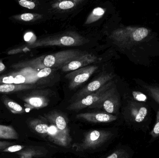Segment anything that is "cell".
Returning a JSON list of instances; mask_svg holds the SVG:
<instances>
[{
	"instance_id": "obj_9",
	"label": "cell",
	"mask_w": 159,
	"mask_h": 158,
	"mask_svg": "<svg viewBox=\"0 0 159 158\" xmlns=\"http://www.w3.org/2000/svg\"><path fill=\"white\" fill-rule=\"evenodd\" d=\"M120 105V100L117 91L101 101L100 103L90 108H103L109 114L116 113L118 110Z\"/></svg>"
},
{
	"instance_id": "obj_12",
	"label": "cell",
	"mask_w": 159,
	"mask_h": 158,
	"mask_svg": "<svg viewBox=\"0 0 159 158\" xmlns=\"http://www.w3.org/2000/svg\"><path fill=\"white\" fill-rule=\"evenodd\" d=\"M137 83L159 105V86L147 83L141 80H137Z\"/></svg>"
},
{
	"instance_id": "obj_23",
	"label": "cell",
	"mask_w": 159,
	"mask_h": 158,
	"mask_svg": "<svg viewBox=\"0 0 159 158\" xmlns=\"http://www.w3.org/2000/svg\"><path fill=\"white\" fill-rule=\"evenodd\" d=\"M19 3L21 6L29 9H34L36 6L35 3L27 0H20L19 2Z\"/></svg>"
},
{
	"instance_id": "obj_25",
	"label": "cell",
	"mask_w": 159,
	"mask_h": 158,
	"mask_svg": "<svg viewBox=\"0 0 159 158\" xmlns=\"http://www.w3.org/2000/svg\"><path fill=\"white\" fill-rule=\"evenodd\" d=\"M35 15L31 13H25L20 15V19L25 21H30L34 19Z\"/></svg>"
},
{
	"instance_id": "obj_29",
	"label": "cell",
	"mask_w": 159,
	"mask_h": 158,
	"mask_svg": "<svg viewBox=\"0 0 159 158\" xmlns=\"http://www.w3.org/2000/svg\"><path fill=\"white\" fill-rule=\"evenodd\" d=\"M13 143L0 141V151H3L5 149L13 145Z\"/></svg>"
},
{
	"instance_id": "obj_31",
	"label": "cell",
	"mask_w": 159,
	"mask_h": 158,
	"mask_svg": "<svg viewBox=\"0 0 159 158\" xmlns=\"http://www.w3.org/2000/svg\"><path fill=\"white\" fill-rule=\"evenodd\" d=\"M57 132V129L55 126H51L49 127L48 133L51 135H54Z\"/></svg>"
},
{
	"instance_id": "obj_33",
	"label": "cell",
	"mask_w": 159,
	"mask_h": 158,
	"mask_svg": "<svg viewBox=\"0 0 159 158\" xmlns=\"http://www.w3.org/2000/svg\"><path fill=\"white\" fill-rule=\"evenodd\" d=\"M5 67V66L4 65L2 62H0V72L3 71L4 70Z\"/></svg>"
},
{
	"instance_id": "obj_28",
	"label": "cell",
	"mask_w": 159,
	"mask_h": 158,
	"mask_svg": "<svg viewBox=\"0 0 159 158\" xmlns=\"http://www.w3.org/2000/svg\"><path fill=\"white\" fill-rule=\"evenodd\" d=\"M25 78L21 75H18L14 78V83L15 84H20L25 82Z\"/></svg>"
},
{
	"instance_id": "obj_17",
	"label": "cell",
	"mask_w": 159,
	"mask_h": 158,
	"mask_svg": "<svg viewBox=\"0 0 159 158\" xmlns=\"http://www.w3.org/2000/svg\"><path fill=\"white\" fill-rule=\"evenodd\" d=\"M31 88L32 86L30 85L4 84L0 85V93H8L21 90H28Z\"/></svg>"
},
{
	"instance_id": "obj_11",
	"label": "cell",
	"mask_w": 159,
	"mask_h": 158,
	"mask_svg": "<svg viewBox=\"0 0 159 158\" xmlns=\"http://www.w3.org/2000/svg\"><path fill=\"white\" fill-rule=\"evenodd\" d=\"M109 133L106 132H101L98 130L93 131L87 135L84 141V147H91L96 146L102 142L106 141V139L109 137Z\"/></svg>"
},
{
	"instance_id": "obj_2",
	"label": "cell",
	"mask_w": 159,
	"mask_h": 158,
	"mask_svg": "<svg viewBox=\"0 0 159 158\" xmlns=\"http://www.w3.org/2000/svg\"><path fill=\"white\" fill-rule=\"evenodd\" d=\"M89 41L87 39L75 32H66L46 37L33 45L37 46H75L82 45Z\"/></svg>"
},
{
	"instance_id": "obj_13",
	"label": "cell",
	"mask_w": 159,
	"mask_h": 158,
	"mask_svg": "<svg viewBox=\"0 0 159 158\" xmlns=\"http://www.w3.org/2000/svg\"><path fill=\"white\" fill-rule=\"evenodd\" d=\"M83 2L82 0L59 1L54 2L52 6L53 8L57 11H68L75 8Z\"/></svg>"
},
{
	"instance_id": "obj_18",
	"label": "cell",
	"mask_w": 159,
	"mask_h": 158,
	"mask_svg": "<svg viewBox=\"0 0 159 158\" xmlns=\"http://www.w3.org/2000/svg\"><path fill=\"white\" fill-rule=\"evenodd\" d=\"M3 103L13 114H22L25 112L24 109L20 105L7 97L3 98Z\"/></svg>"
},
{
	"instance_id": "obj_10",
	"label": "cell",
	"mask_w": 159,
	"mask_h": 158,
	"mask_svg": "<svg viewBox=\"0 0 159 158\" xmlns=\"http://www.w3.org/2000/svg\"><path fill=\"white\" fill-rule=\"evenodd\" d=\"M76 117L92 122H107L114 121L117 117L103 113H86L76 116Z\"/></svg>"
},
{
	"instance_id": "obj_32",
	"label": "cell",
	"mask_w": 159,
	"mask_h": 158,
	"mask_svg": "<svg viewBox=\"0 0 159 158\" xmlns=\"http://www.w3.org/2000/svg\"><path fill=\"white\" fill-rule=\"evenodd\" d=\"M30 33H28L25 35V37H24V39H25V41H28L30 40L31 36H30Z\"/></svg>"
},
{
	"instance_id": "obj_4",
	"label": "cell",
	"mask_w": 159,
	"mask_h": 158,
	"mask_svg": "<svg viewBox=\"0 0 159 158\" xmlns=\"http://www.w3.org/2000/svg\"><path fill=\"white\" fill-rule=\"evenodd\" d=\"M116 91L114 81L111 80L105 84L98 91L71 103L68 107L70 110H78L87 107L92 106L112 94Z\"/></svg>"
},
{
	"instance_id": "obj_21",
	"label": "cell",
	"mask_w": 159,
	"mask_h": 158,
	"mask_svg": "<svg viewBox=\"0 0 159 158\" xmlns=\"http://www.w3.org/2000/svg\"><path fill=\"white\" fill-rule=\"evenodd\" d=\"M151 135L154 138H157L159 136V109L157 112L156 124L151 131Z\"/></svg>"
},
{
	"instance_id": "obj_7",
	"label": "cell",
	"mask_w": 159,
	"mask_h": 158,
	"mask_svg": "<svg viewBox=\"0 0 159 158\" xmlns=\"http://www.w3.org/2000/svg\"><path fill=\"white\" fill-rule=\"evenodd\" d=\"M129 119L136 123L143 121L148 114L147 106L142 102L134 100L130 101L127 108Z\"/></svg>"
},
{
	"instance_id": "obj_15",
	"label": "cell",
	"mask_w": 159,
	"mask_h": 158,
	"mask_svg": "<svg viewBox=\"0 0 159 158\" xmlns=\"http://www.w3.org/2000/svg\"><path fill=\"white\" fill-rule=\"evenodd\" d=\"M19 134L11 126L0 125V139L17 140Z\"/></svg>"
},
{
	"instance_id": "obj_30",
	"label": "cell",
	"mask_w": 159,
	"mask_h": 158,
	"mask_svg": "<svg viewBox=\"0 0 159 158\" xmlns=\"http://www.w3.org/2000/svg\"><path fill=\"white\" fill-rule=\"evenodd\" d=\"M2 83L5 84H13L14 83V78L12 76H7L2 79Z\"/></svg>"
},
{
	"instance_id": "obj_8",
	"label": "cell",
	"mask_w": 159,
	"mask_h": 158,
	"mask_svg": "<svg viewBox=\"0 0 159 158\" xmlns=\"http://www.w3.org/2000/svg\"><path fill=\"white\" fill-rule=\"evenodd\" d=\"M99 58L92 54L84 53L75 58L62 66L61 68L63 72L73 71L95 63Z\"/></svg>"
},
{
	"instance_id": "obj_3",
	"label": "cell",
	"mask_w": 159,
	"mask_h": 158,
	"mask_svg": "<svg viewBox=\"0 0 159 158\" xmlns=\"http://www.w3.org/2000/svg\"><path fill=\"white\" fill-rule=\"evenodd\" d=\"M84 52L77 50H68L43 56L36 59V66L45 68H61L75 58L79 56Z\"/></svg>"
},
{
	"instance_id": "obj_26",
	"label": "cell",
	"mask_w": 159,
	"mask_h": 158,
	"mask_svg": "<svg viewBox=\"0 0 159 158\" xmlns=\"http://www.w3.org/2000/svg\"><path fill=\"white\" fill-rule=\"evenodd\" d=\"M51 69L50 68H45L41 70L38 73V76L40 78L45 77L51 73Z\"/></svg>"
},
{
	"instance_id": "obj_16",
	"label": "cell",
	"mask_w": 159,
	"mask_h": 158,
	"mask_svg": "<svg viewBox=\"0 0 159 158\" xmlns=\"http://www.w3.org/2000/svg\"><path fill=\"white\" fill-rule=\"evenodd\" d=\"M105 12V9L102 7H95L88 16L85 21V24L89 25L96 22L102 17Z\"/></svg>"
},
{
	"instance_id": "obj_14",
	"label": "cell",
	"mask_w": 159,
	"mask_h": 158,
	"mask_svg": "<svg viewBox=\"0 0 159 158\" xmlns=\"http://www.w3.org/2000/svg\"><path fill=\"white\" fill-rule=\"evenodd\" d=\"M25 102L29 107L40 108L48 105V99L44 96L35 95L25 98Z\"/></svg>"
},
{
	"instance_id": "obj_1",
	"label": "cell",
	"mask_w": 159,
	"mask_h": 158,
	"mask_svg": "<svg viewBox=\"0 0 159 158\" xmlns=\"http://www.w3.org/2000/svg\"><path fill=\"white\" fill-rule=\"evenodd\" d=\"M149 34L148 29L144 27H128L117 29L109 38L120 47H127L141 42Z\"/></svg>"
},
{
	"instance_id": "obj_19",
	"label": "cell",
	"mask_w": 159,
	"mask_h": 158,
	"mask_svg": "<svg viewBox=\"0 0 159 158\" xmlns=\"http://www.w3.org/2000/svg\"><path fill=\"white\" fill-rule=\"evenodd\" d=\"M29 125L37 133L40 134H48L49 127L45 123H41L37 120H33L30 122Z\"/></svg>"
},
{
	"instance_id": "obj_20",
	"label": "cell",
	"mask_w": 159,
	"mask_h": 158,
	"mask_svg": "<svg viewBox=\"0 0 159 158\" xmlns=\"http://www.w3.org/2000/svg\"><path fill=\"white\" fill-rule=\"evenodd\" d=\"M56 124L57 128L61 130H64L67 126L66 120L62 116H58L56 119Z\"/></svg>"
},
{
	"instance_id": "obj_5",
	"label": "cell",
	"mask_w": 159,
	"mask_h": 158,
	"mask_svg": "<svg viewBox=\"0 0 159 158\" xmlns=\"http://www.w3.org/2000/svg\"><path fill=\"white\" fill-rule=\"evenodd\" d=\"M113 78L114 75L112 73H102L75 94L72 97L70 102H75L98 91L105 84L112 80Z\"/></svg>"
},
{
	"instance_id": "obj_6",
	"label": "cell",
	"mask_w": 159,
	"mask_h": 158,
	"mask_svg": "<svg viewBox=\"0 0 159 158\" xmlns=\"http://www.w3.org/2000/svg\"><path fill=\"white\" fill-rule=\"evenodd\" d=\"M96 66H89L81 68L67 74L65 78L69 80V87L74 90L81 86L98 69Z\"/></svg>"
},
{
	"instance_id": "obj_24",
	"label": "cell",
	"mask_w": 159,
	"mask_h": 158,
	"mask_svg": "<svg viewBox=\"0 0 159 158\" xmlns=\"http://www.w3.org/2000/svg\"><path fill=\"white\" fill-rule=\"evenodd\" d=\"M24 147V146L19 145H12L5 149L3 152H9V153L17 152V151L22 150Z\"/></svg>"
},
{
	"instance_id": "obj_22",
	"label": "cell",
	"mask_w": 159,
	"mask_h": 158,
	"mask_svg": "<svg viewBox=\"0 0 159 158\" xmlns=\"http://www.w3.org/2000/svg\"><path fill=\"white\" fill-rule=\"evenodd\" d=\"M107 158H129L128 154L122 150L116 151Z\"/></svg>"
},
{
	"instance_id": "obj_27",
	"label": "cell",
	"mask_w": 159,
	"mask_h": 158,
	"mask_svg": "<svg viewBox=\"0 0 159 158\" xmlns=\"http://www.w3.org/2000/svg\"><path fill=\"white\" fill-rule=\"evenodd\" d=\"M134 100H136L139 102H144L146 99V97L144 95L141 93L137 92H134Z\"/></svg>"
}]
</instances>
